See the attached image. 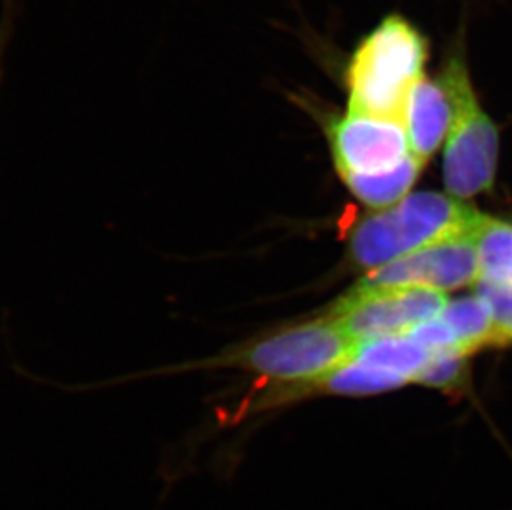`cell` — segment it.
Returning a JSON list of instances; mask_svg holds the SVG:
<instances>
[{
  "label": "cell",
  "mask_w": 512,
  "mask_h": 510,
  "mask_svg": "<svg viewBox=\"0 0 512 510\" xmlns=\"http://www.w3.org/2000/svg\"><path fill=\"white\" fill-rule=\"evenodd\" d=\"M357 345L358 340L327 315L259 333L209 357L156 368L143 376L234 370L256 376V385H295L322 378L352 361Z\"/></svg>",
  "instance_id": "6da1fadb"
},
{
  "label": "cell",
  "mask_w": 512,
  "mask_h": 510,
  "mask_svg": "<svg viewBox=\"0 0 512 510\" xmlns=\"http://www.w3.org/2000/svg\"><path fill=\"white\" fill-rule=\"evenodd\" d=\"M428 35L400 12L383 15L348 57V110L405 123L408 97L425 77Z\"/></svg>",
  "instance_id": "7a4b0ae2"
},
{
  "label": "cell",
  "mask_w": 512,
  "mask_h": 510,
  "mask_svg": "<svg viewBox=\"0 0 512 510\" xmlns=\"http://www.w3.org/2000/svg\"><path fill=\"white\" fill-rule=\"evenodd\" d=\"M478 212L440 193H415L398 206L363 219L352 237V259L373 270L448 237L473 231Z\"/></svg>",
  "instance_id": "3957f363"
},
{
  "label": "cell",
  "mask_w": 512,
  "mask_h": 510,
  "mask_svg": "<svg viewBox=\"0 0 512 510\" xmlns=\"http://www.w3.org/2000/svg\"><path fill=\"white\" fill-rule=\"evenodd\" d=\"M440 72L456 95V118L448 135L443 176L451 198L469 199L493 188L498 166L499 131L479 105L466 53V25L448 42Z\"/></svg>",
  "instance_id": "277c9868"
},
{
  "label": "cell",
  "mask_w": 512,
  "mask_h": 510,
  "mask_svg": "<svg viewBox=\"0 0 512 510\" xmlns=\"http://www.w3.org/2000/svg\"><path fill=\"white\" fill-rule=\"evenodd\" d=\"M445 292L428 287L353 289L329 315L355 340L405 335L411 327L440 317Z\"/></svg>",
  "instance_id": "5b68a950"
},
{
  "label": "cell",
  "mask_w": 512,
  "mask_h": 510,
  "mask_svg": "<svg viewBox=\"0 0 512 510\" xmlns=\"http://www.w3.org/2000/svg\"><path fill=\"white\" fill-rule=\"evenodd\" d=\"M476 280H479V262L473 229L370 270L355 289L428 287L448 292Z\"/></svg>",
  "instance_id": "8992f818"
},
{
  "label": "cell",
  "mask_w": 512,
  "mask_h": 510,
  "mask_svg": "<svg viewBox=\"0 0 512 510\" xmlns=\"http://www.w3.org/2000/svg\"><path fill=\"white\" fill-rule=\"evenodd\" d=\"M335 166L342 174L385 171L408 156L410 141L405 123L348 110L325 125Z\"/></svg>",
  "instance_id": "52a82bcc"
},
{
  "label": "cell",
  "mask_w": 512,
  "mask_h": 510,
  "mask_svg": "<svg viewBox=\"0 0 512 510\" xmlns=\"http://www.w3.org/2000/svg\"><path fill=\"white\" fill-rule=\"evenodd\" d=\"M456 118V95L443 73L423 77L411 90L405 110V128L410 151L420 163L433 156Z\"/></svg>",
  "instance_id": "ba28073f"
},
{
  "label": "cell",
  "mask_w": 512,
  "mask_h": 510,
  "mask_svg": "<svg viewBox=\"0 0 512 510\" xmlns=\"http://www.w3.org/2000/svg\"><path fill=\"white\" fill-rule=\"evenodd\" d=\"M423 166L425 164L410 153L393 168L378 173L342 174V179L362 203L370 207H390L406 198Z\"/></svg>",
  "instance_id": "9c48e42d"
},
{
  "label": "cell",
  "mask_w": 512,
  "mask_h": 510,
  "mask_svg": "<svg viewBox=\"0 0 512 510\" xmlns=\"http://www.w3.org/2000/svg\"><path fill=\"white\" fill-rule=\"evenodd\" d=\"M431 353L406 335L360 340L352 361L392 371L413 383L421 368L430 361Z\"/></svg>",
  "instance_id": "30bf717a"
},
{
  "label": "cell",
  "mask_w": 512,
  "mask_h": 510,
  "mask_svg": "<svg viewBox=\"0 0 512 510\" xmlns=\"http://www.w3.org/2000/svg\"><path fill=\"white\" fill-rule=\"evenodd\" d=\"M440 318L455 333L459 350L468 355L481 348L506 345L494 327L488 305L478 295L463 297L446 304Z\"/></svg>",
  "instance_id": "8fae6325"
},
{
  "label": "cell",
  "mask_w": 512,
  "mask_h": 510,
  "mask_svg": "<svg viewBox=\"0 0 512 510\" xmlns=\"http://www.w3.org/2000/svg\"><path fill=\"white\" fill-rule=\"evenodd\" d=\"M479 280L512 284V226L481 214L474 227Z\"/></svg>",
  "instance_id": "7c38bea8"
},
{
  "label": "cell",
  "mask_w": 512,
  "mask_h": 510,
  "mask_svg": "<svg viewBox=\"0 0 512 510\" xmlns=\"http://www.w3.org/2000/svg\"><path fill=\"white\" fill-rule=\"evenodd\" d=\"M413 383L445 391V393H464L469 383L468 353L461 350L436 353L421 368Z\"/></svg>",
  "instance_id": "4fadbf2b"
},
{
  "label": "cell",
  "mask_w": 512,
  "mask_h": 510,
  "mask_svg": "<svg viewBox=\"0 0 512 510\" xmlns=\"http://www.w3.org/2000/svg\"><path fill=\"white\" fill-rule=\"evenodd\" d=\"M476 295L488 305L499 337L512 342V284H491L478 280Z\"/></svg>",
  "instance_id": "5bb4252c"
},
{
  "label": "cell",
  "mask_w": 512,
  "mask_h": 510,
  "mask_svg": "<svg viewBox=\"0 0 512 510\" xmlns=\"http://www.w3.org/2000/svg\"><path fill=\"white\" fill-rule=\"evenodd\" d=\"M405 335L428 350L431 355L459 350L455 333L451 330L450 325L443 322L441 318H431L426 322L418 323L415 327H411Z\"/></svg>",
  "instance_id": "9a60e30c"
},
{
  "label": "cell",
  "mask_w": 512,
  "mask_h": 510,
  "mask_svg": "<svg viewBox=\"0 0 512 510\" xmlns=\"http://www.w3.org/2000/svg\"><path fill=\"white\" fill-rule=\"evenodd\" d=\"M22 14V0H0V85L5 75V55L14 39L17 20Z\"/></svg>",
  "instance_id": "2e32d148"
}]
</instances>
